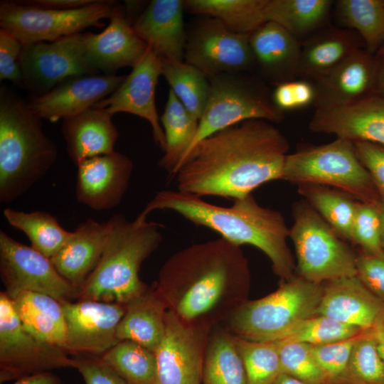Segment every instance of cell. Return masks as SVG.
Here are the masks:
<instances>
[{
	"instance_id": "1",
	"label": "cell",
	"mask_w": 384,
	"mask_h": 384,
	"mask_svg": "<svg viewBox=\"0 0 384 384\" xmlns=\"http://www.w3.org/2000/svg\"><path fill=\"white\" fill-rule=\"evenodd\" d=\"M289 149L287 139L271 122L247 120L198 142L171 178L180 191L236 200L281 180Z\"/></svg>"
},
{
	"instance_id": "2",
	"label": "cell",
	"mask_w": 384,
	"mask_h": 384,
	"mask_svg": "<svg viewBox=\"0 0 384 384\" xmlns=\"http://www.w3.org/2000/svg\"><path fill=\"white\" fill-rule=\"evenodd\" d=\"M250 274L240 248L219 238L195 243L162 265L155 293L183 323L213 330L245 301Z\"/></svg>"
},
{
	"instance_id": "3",
	"label": "cell",
	"mask_w": 384,
	"mask_h": 384,
	"mask_svg": "<svg viewBox=\"0 0 384 384\" xmlns=\"http://www.w3.org/2000/svg\"><path fill=\"white\" fill-rule=\"evenodd\" d=\"M234 201L233 206L225 207L178 190H161L137 218L146 220L156 210L174 211L196 225L218 233L231 243L256 247L268 257L274 272L283 281L293 277L294 260L287 244L289 229L282 215L258 204L252 194Z\"/></svg>"
},
{
	"instance_id": "4",
	"label": "cell",
	"mask_w": 384,
	"mask_h": 384,
	"mask_svg": "<svg viewBox=\"0 0 384 384\" xmlns=\"http://www.w3.org/2000/svg\"><path fill=\"white\" fill-rule=\"evenodd\" d=\"M107 235L101 258L79 287L78 300H94L127 305L149 287L139 277L142 262L160 245L162 225L129 221L121 214L107 222Z\"/></svg>"
},
{
	"instance_id": "5",
	"label": "cell",
	"mask_w": 384,
	"mask_h": 384,
	"mask_svg": "<svg viewBox=\"0 0 384 384\" xmlns=\"http://www.w3.org/2000/svg\"><path fill=\"white\" fill-rule=\"evenodd\" d=\"M57 158L55 143L41 119L1 89L0 97V201L11 203L44 176Z\"/></svg>"
},
{
	"instance_id": "6",
	"label": "cell",
	"mask_w": 384,
	"mask_h": 384,
	"mask_svg": "<svg viewBox=\"0 0 384 384\" xmlns=\"http://www.w3.org/2000/svg\"><path fill=\"white\" fill-rule=\"evenodd\" d=\"M281 180L297 186L333 187L363 203L377 205L381 202L369 173L356 154L353 142L342 138L288 154Z\"/></svg>"
},
{
	"instance_id": "7",
	"label": "cell",
	"mask_w": 384,
	"mask_h": 384,
	"mask_svg": "<svg viewBox=\"0 0 384 384\" xmlns=\"http://www.w3.org/2000/svg\"><path fill=\"white\" fill-rule=\"evenodd\" d=\"M322 286L300 277H292L274 292L246 301L225 321L235 336L274 341L300 321L316 315Z\"/></svg>"
},
{
	"instance_id": "8",
	"label": "cell",
	"mask_w": 384,
	"mask_h": 384,
	"mask_svg": "<svg viewBox=\"0 0 384 384\" xmlns=\"http://www.w3.org/2000/svg\"><path fill=\"white\" fill-rule=\"evenodd\" d=\"M292 215L289 237L299 277L321 284L357 275L356 255L304 199L293 204Z\"/></svg>"
},
{
	"instance_id": "9",
	"label": "cell",
	"mask_w": 384,
	"mask_h": 384,
	"mask_svg": "<svg viewBox=\"0 0 384 384\" xmlns=\"http://www.w3.org/2000/svg\"><path fill=\"white\" fill-rule=\"evenodd\" d=\"M208 78L206 105L198 121L195 139L186 155L204 138L242 122L262 119L279 123L284 120V112L274 104L264 87L248 76L222 73Z\"/></svg>"
},
{
	"instance_id": "10",
	"label": "cell",
	"mask_w": 384,
	"mask_h": 384,
	"mask_svg": "<svg viewBox=\"0 0 384 384\" xmlns=\"http://www.w3.org/2000/svg\"><path fill=\"white\" fill-rule=\"evenodd\" d=\"M122 8L114 1L96 0L85 6L56 10L30 6L21 1L0 4V26L23 44L54 41L80 33L89 27L102 28Z\"/></svg>"
},
{
	"instance_id": "11",
	"label": "cell",
	"mask_w": 384,
	"mask_h": 384,
	"mask_svg": "<svg viewBox=\"0 0 384 384\" xmlns=\"http://www.w3.org/2000/svg\"><path fill=\"white\" fill-rule=\"evenodd\" d=\"M73 358L61 347L45 342L23 326L11 299L0 292V382L61 368H73Z\"/></svg>"
},
{
	"instance_id": "12",
	"label": "cell",
	"mask_w": 384,
	"mask_h": 384,
	"mask_svg": "<svg viewBox=\"0 0 384 384\" xmlns=\"http://www.w3.org/2000/svg\"><path fill=\"white\" fill-rule=\"evenodd\" d=\"M0 275L9 297L27 291L47 294L60 303L78 298V288L58 273L48 257L3 230L0 231Z\"/></svg>"
},
{
	"instance_id": "13",
	"label": "cell",
	"mask_w": 384,
	"mask_h": 384,
	"mask_svg": "<svg viewBox=\"0 0 384 384\" xmlns=\"http://www.w3.org/2000/svg\"><path fill=\"white\" fill-rule=\"evenodd\" d=\"M249 37L230 30L217 18L202 19L186 37L185 62L208 77L250 70L256 64Z\"/></svg>"
},
{
	"instance_id": "14",
	"label": "cell",
	"mask_w": 384,
	"mask_h": 384,
	"mask_svg": "<svg viewBox=\"0 0 384 384\" xmlns=\"http://www.w3.org/2000/svg\"><path fill=\"white\" fill-rule=\"evenodd\" d=\"M20 66L24 85L39 95L70 77L97 73L86 58L83 33L23 45Z\"/></svg>"
},
{
	"instance_id": "15",
	"label": "cell",
	"mask_w": 384,
	"mask_h": 384,
	"mask_svg": "<svg viewBox=\"0 0 384 384\" xmlns=\"http://www.w3.org/2000/svg\"><path fill=\"white\" fill-rule=\"evenodd\" d=\"M60 304L66 327L63 349L69 355L100 358L119 341L117 329L126 305L94 300Z\"/></svg>"
},
{
	"instance_id": "16",
	"label": "cell",
	"mask_w": 384,
	"mask_h": 384,
	"mask_svg": "<svg viewBox=\"0 0 384 384\" xmlns=\"http://www.w3.org/2000/svg\"><path fill=\"white\" fill-rule=\"evenodd\" d=\"M212 331L188 325L167 311L164 335L154 351L157 384H203L205 356Z\"/></svg>"
},
{
	"instance_id": "17",
	"label": "cell",
	"mask_w": 384,
	"mask_h": 384,
	"mask_svg": "<svg viewBox=\"0 0 384 384\" xmlns=\"http://www.w3.org/2000/svg\"><path fill=\"white\" fill-rule=\"evenodd\" d=\"M132 68L119 87L93 107L105 108L111 115L127 112L146 119L151 127L156 144L164 152L165 135L155 103L156 86L161 75V60L148 47Z\"/></svg>"
},
{
	"instance_id": "18",
	"label": "cell",
	"mask_w": 384,
	"mask_h": 384,
	"mask_svg": "<svg viewBox=\"0 0 384 384\" xmlns=\"http://www.w3.org/2000/svg\"><path fill=\"white\" fill-rule=\"evenodd\" d=\"M379 61L376 55L360 48L334 69L311 82L316 109L346 106L377 94Z\"/></svg>"
},
{
	"instance_id": "19",
	"label": "cell",
	"mask_w": 384,
	"mask_h": 384,
	"mask_svg": "<svg viewBox=\"0 0 384 384\" xmlns=\"http://www.w3.org/2000/svg\"><path fill=\"white\" fill-rule=\"evenodd\" d=\"M77 166L79 203L95 210H110L120 203L134 169L127 156L114 151L85 159Z\"/></svg>"
},
{
	"instance_id": "20",
	"label": "cell",
	"mask_w": 384,
	"mask_h": 384,
	"mask_svg": "<svg viewBox=\"0 0 384 384\" xmlns=\"http://www.w3.org/2000/svg\"><path fill=\"white\" fill-rule=\"evenodd\" d=\"M125 78L114 74L70 77L27 105L41 119L55 122L93 107L112 94Z\"/></svg>"
},
{
	"instance_id": "21",
	"label": "cell",
	"mask_w": 384,
	"mask_h": 384,
	"mask_svg": "<svg viewBox=\"0 0 384 384\" xmlns=\"http://www.w3.org/2000/svg\"><path fill=\"white\" fill-rule=\"evenodd\" d=\"M309 128L353 142L384 146V97L375 94L346 106L316 109Z\"/></svg>"
},
{
	"instance_id": "22",
	"label": "cell",
	"mask_w": 384,
	"mask_h": 384,
	"mask_svg": "<svg viewBox=\"0 0 384 384\" xmlns=\"http://www.w3.org/2000/svg\"><path fill=\"white\" fill-rule=\"evenodd\" d=\"M83 39L88 63L97 73L101 70L106 75L122 68H132L148 48L122 9L110 19L103 31L83 33Z\"/></svg>"
},
{
	"instance_id": "23",
	"label": "cell",
	"mask_w": 384,
	"mask_h": 384,
	"mask_svg": "<svg viewBox=\"0 0 384 384\" xmlns=\"http://www.w3.org/2000/svg\"><path fill=\"white\" fill-rule=\"evenodd\" d=\"M183 1L152 0L132 26L137 34L161 60L183 61L186 33Z\"/></svg>"
},
{
	"instance_id": "24",
	"label": "cell",
	"mask_w": 384,
	"mask_h": 384,
	"mask_svg": "<svg viewBox=\"0 0 384 384\" xmlns=\"http://www.w3.org/2000/svg\"><path fill=\"white\" fill-rule=\"evenodd\" d=\"M316 315L361 330L370 329L384 310L382 303L357 276L324 282Z\"/></svg>"
},
{
	"instance_id": "25",
	"label": "cell",
	"mask_w": 384,
	"mask_h": 384,
	"mask_svg": "<svg viewBox=\"0 0 384 384\" xmlns=\"http://www.w3.org/2000/svg\"><path fill=\"white\" fill-rule=\"evenodd\" d=\"M256 66L277 85L300 78L302 42L279 24L267 21L250 34Z\"/></svg>"
},
{
	"instance_id": "26",
	"label": "cell",
	"mask_w": 384,
	"mask_h": 384,
	"mask_svg": "<svg viewBox=\"0 0 384 384\" xmlns=\"http://www.w3.org/2000/svg\"><path fill=\"white\" fill-rule=\"evenodd\" d=\"M105 108H89L63 119L66 150L77 166L80 161L114 151L118 131Z\"/></svg>"
},
{
	"instance_id": "27",
	"label": "cell",
	"mask_w": 384,
	"mask_h": 384,
	"mask_svg": "<svg viewBox=\"0 0 384 384\" xmlns=\"http://www.w3.org/2000/svg\"><path fill=\"white\" fill-rule=\"evenodd\" d=\"M106 235V222L89 218L72 231L65 245L50 260L58 273L79 289L97 267Z\"/></svg>"
},
{
	"instance_id": "28",
	"label": "cell",
	"mask_w": 384,
	"mask_h": 384,
	"mask_svg": "<svg viewBox=\"0 0 384 384\" xmlns=\"http://www.w3.org/2000/svg\"><path fill=\"white\" fill-rule=\"evenodd\" d=\"M363 48V40L353 30L343 28L319 31L302 43L300 78L315 81Z\"/></svg>"
},
{
	"instance_id": "29",
	"label": "cell",
	"mask_w": 384,
	"mask_h": 384,
	"mask_svg": "<svg viewBox=\"0 0 384 384\" xmlns=\"http://www.w3.org/2000/svg\"><path fill=\"white\" fill-rule=\"evenodd\" d=\"M167 311L153 287H149L126 305L117 329L118 340L134 341L154 351L164 335Z\"/></svg>"
},
{
	"instance_id": "30",
	"label": "cell",
	"mask_w": 384,
	"mask_h": 384,
	"mask_svg": "<svg viewBox=\"0 0 384 384\" xmlns=\"http://www.w3.org/2000/svg\"><path fill=\"white\" fill-rule=\"evenodd\" d=\"M9 298L28 331L45 342L63 348L66 327L60 302L45 294L27 291Z\"/></svg>"
},
{
	"instance_id": "31",
	"label": "cell",
	"mask_w": 384,
	"mask_h": 384,
	"mask_svg": "<svg viewBox=\"0 0 384 384\" xmlns=\"http://www.w3.org/2000/svg\"><path fill=\"white\" fill-rule=\"evenodd\" d=\"M334 5L331 0H267L265 18L283 27L297 40L318 32Z\"/></svg>"
},
{
	"instance_id": "32",
	"label": "cell",
	"mask_w": 384,
	"mask_h": 384,
	"mask_svg": "<svg viewBox=\"0 0 384 384\" xmlns=\"http://www.w3.org/2000/svg\"><path fill=\"white\" fill-rule=\"evenodd\" d=\"M160 122L164 132L166 148L159 165L171 176L192 145L197 133L198 120L189 114L169 89Z\"/></svg>"
},
{
	"instance_id": "33",
	"label": "cell",
	"mask_w": 384,
	"mask_h": 384,
	"mask_svg": "<svg viewBox=\"0 0 384 384\" xmlns=\"http://www.w3.org/2000/svg\"><path fill=\"white\" fill-rule=\"evenodd\" d=\"M267 0H186L183 7L194 14L209 16L230 30L250 35L266 22Z\"/></svg>"
},
{
	"instance_id": "34",
	"label": "cell",
	"mask_w": 384,
	"mask_h": 384,
	"mask_svg": "<svg viewBox=\"0 0 384 384\" xmlns=\"http://www.w3.org/2000/svg\"><path fill=\"white\" fill-rule=\"evenodd\" d=\"M203 384H247L233 335L226 328L213 329L207 346Z\"/></svg>"
},
{
	"instance_id": "35",
	"label": "cell",
	"mask_w": 384,
	"mask_h": 384,
	"mask_svg": "<svg viewBox=\"0 0 384 384\" xmlns=\"http://www.w3.org/2000/svg\"><path fill=\"white\" fill-rule=\"evenodd\" d=\"M334 6L339 22L357 32L365 49L376 55L384 46V0H338Z\"/></svg>"
},
{
	"instance_id": "36",
	"label": "cell",
	"mask_w": 384,
	"mask_h": 384,
	"mask_svg": "<svg viewBox=\"0 0 384 384\" xmlns=\"http://www.w3.org/2000/svg\"><path fill=\"white\" fill-rule=\"evenodd\" d=\"M298 193L343 240L351 242L352 225L358 201L327 186H297Z\"/></svg>"
},
{
	"instance_id": "37",
	"label": "cell",
	"mask_w": 384,
	"mask_h": 384,
	"mask_svg": "<svg viewBox=\"0 0 384 384\" xmlns=\"http://www.w3.org/2000/svg\"><path fill=\"white\" fill-rule=\"evenodd\" d=\"M3 214L12 227L27 235L33 249L49 259L62 248L72 233L65 230L55 216L43 211L23 212L6 208Z\"/></svg>"
},
{
	"instance_id": "38",
	"label": "cell",
	"mask_w": 384,
	"mask_h": 384,
	"mask_svg": "<svg viewBox=\"0 0 384 384\" xmlns=\"http://www.w3.org/2000/svg\"><path fill=\"white\" fill-rule=\"evenodd\" d=\"M161 75L186 110L199 121L209 92L208 76L184 61L164 60H161Z\"/></svg>"
},
{
	"instance_id": "39",
	"label": "cell",
	"mask_w": 384,
	"mask_h": 384,
	"mask_svg": "<svg viewBox=\"0 0 384 384\" xmlns=\"http://www.w3.org/2000/svg\"><path fill=\"white\" fill-rule=\"evenodd\" d=\"M129 384H157L154 352L131 341H120L100 357Z\"/></svg>"
},
{
	"instance_id": "40",
	"label": "cell",
	"mask_w": 384,
	"mask_h": 384,
	"mask_svg": "<svg viewBox=\"0 0 384 384\" xmlns=\"http://www.w3.org/2000/svg\"><path fill=\"white\" fill-rule=\"evenodd\" d=\"M233 337L243 363L247 384H274L282 373L276 343Z\"/></svg>"
},
{
	"instance_id": "41",
	"label": "cell",
	"mask_w": 384,
	"mask_h": 384,
	"mask_svg": "<svg viewBox=\"0 0 384 384\" xmlns=\"http://www.w3.org/2000/svg\"><path fill=\"white\" fill-rule=\"evenodd\" d=\"M361 331L331 318L315 315L300 321L274 341L317 346L356 336Z\"/></svg>"
},
{
	"instance_id": "42",
	"label": "cell",
	"mask_w": 384,
	"mask_h": 384,
	"mask_svg": "<svg viewBox=\"0 0 384 384\" xmlns=\"http://www.w3.org/2000/svg\"><path fill=\"white\" fill-rule=\"evenodd\" d=\"M282 373L308 384H320L324 376L311 352V345L299 342L274 341Z\"/></svg>"
},
{
	"instance_id": "43",
	"label": "cell",
	"mask_w": 384,
	"mask_h": 384,
	"mask_svg": "<svg viewBox=\"0 0 384 384\" xmlns=\"http://www.w3.org/2000/svg\"><path fill=\"white\" fill-rule=\"evenodd\" d=\"M359 382L384 384V363L372 335H359L353 345L348 370Z\"/></svg>"
},
{
	"instance_id": "44",
	"label": "cell",
	"mask_w": 384,
	"mask_h": 384,
	"mask_svg": "<svg viewBox=\"0 0 384 384\" xmlns=\"http://www.w3.org/2000/svg\"><path fill=\"white\" fill-rule=\"evenodd\" d=\"M380 217L378 204L358 201L352 225L351 242L363 252L384 255L380 242Z\"/></svg>"
},
{
	"instance_id": "45",
	"label": "cell",
	"mask_w": 384,
	"mask_h": 384,
	"mask_svg": "<svg viewBox=\"0 0 384 384\" xmlns=\"http://www.w3.org/2000/svg\"><path fill=\"white\" fill-rule=\"evenodd\" d=\"M359 335L326 344L311 346L324 378H338L346 373L353 345Z\"/></svg>"
},
{
	"instance_id": "46",
	"label": "cell",
	"mask_w": 384,
	"mask_h": 384,
	"mask_svg": "<svg viewBox=\"0 0 384 384\" xmlns=\"http://www.w3.org/2000/svg\"><path fill=\"white\" fill-rule=\"evenodd\" d=\"M314 97V85L305 79L278 84L272 96L274 104L283 112L313 105Z\"/></svg>"
},
{
	"instance_id": "47",
	"label": "cell",
	"mask_w": 384,
	"mask_h": 384,
	"mask_svg": "<svg viewBox=\"0 0 384 384\" xmlns=\"http://www.w3.org/2000/svg\"><path fill=\"white\" fill-rule=\"evenodd\" d=\"M23 44L9 31L0 29V80L24 85L20 66Z\"/></svg>"
},
{
	"instance_id": "48",
	"label": "cell",
	"mask_w": 384,
	"mask_h": 384,
	"mask_svg": "<svg viewBox=\"0 0 384 384\" xmlns=\"http://www.w3.org/2000/svg\"><path fill=\"white\" fill-rule=\"evenodd\" d=\"M357 277L377 297L384 300V255L363 251L356 255Z\"/></svg>"
},
{
	"instance_id": "49",
	"label": "cell",
	"mask_w": 384,
	"mask_h": 384,
	"mask_svg": "<svg viewBox=\"0 0 384 384\" xmlns=\"http://www.w3.org/2000/svg\"><path fill=\"white\" fill-rule=\"evenodd\" d=\"M356 154L369 173L384 203V146L368 142H353Z\"/></svg>"
},
{
	"instance_id": "50",
	"label": "cell",
	"mask_w": 384,
	"mask_h": 384,
	"mask_svg": "<svg viewBox=\"0 0 384 384\" xmlns=\"http://www.w3.org/2000/svg\"><path fill=\"white\" fill-rule=\"evenodd\" d=\"M73 368H76L85 384H129L100 357L75 356Z\"/></svg>"
},
{
	"instance_id": "51",
	"label": "cell",
	"mask_w": 384,
	"mask_h": 384,
	"mask_svg": "<svg viewBox=\"0 0 384 384\" xmlns=\"http://www.w3.org/2000/svg\"><path fill=\"white\" fill-rule=\"evenodd\" d=\"M96 0H24L22 3L50 9L70 10L92 4Z\"/></svg>"
},
{
	"instance_id": "52",
	"label": "cell",
	"mask_w": 384,
	"mask_h": 384,
	"mask_svg": "<svg viewBox=\"0 0 384 384\" xmlns=\"http://www.w3.org/2000/svg\"><path fill=\"white\" fill-rule=\"evenodd\" d=\"M11 384H63L60 378L51 371L28 375Z\"/></svg>"
},
{
	"instance_id": "53",
	"label": "cell",
	"mask_w": 384,
	"mask_h": 384,
	"mask_svg": "<svg viewBox=\"0 0 384 384\" xmlns=\"http://www.w3.org/2000/svg\"><path fill=\"white\" fill-rule=\"evenodd\" d=\"M370 333L375 340L378 353L384 363V310L370 329Z\"/></svg>"
},
{
	"instance_id": "54",
	"label": "cell",
	"mask_w": 384,
	"mask_h": 384,
	"mask_svg": "<svg viewBox=\"0 0 384 384\" xmlns=\"http://www.w3.org/2000/svg\"><path fill=\"white\" fill-rule=\"evenodd\" d=\"M379 61L378 76L377 82V94L384 97V55H376Z\"/></svg>"
},
{
	"instance_id": "55",
	"label": "cell",
	"mask_w": 384,
	"mask_h": 384,
	"mask_svg": "<svg viewBox=\"0 0 384 384\" xmlns=\"http://www.w3.org/2000/svg\"><path fill=\"white\" fill-rule=\"evenodd\" d=\"M274 384H308L297 378L286 373H282Z\"/></svg>"
},
{
	"instance_id": "56",
	"label": "cell",
	"mask_w": 384,
	"mask_h": 384,
	"mask_svg": "<svg viewBox=\"0 0 384 384\" xmlns=\"http://www.w3.org/2000/svg\"><path fill=\"white\" fill-rule=\"evenodd\" d=\"M378 209L380 217V242L382 249L384 252V203L380 202L378 203Z\"/></svg>"
},
{
	"instance_id": "57",
	"label": "cell",
	"mask_w": 384,
	"mask_h": 384,
	"mask_svg": "<svg viewBox=\"0 0 384 384\" xmlns=\"http://www.w3.org/2000/svg\"><path fill=\"white\" fill-rule=\"evenodd\" d=\"M384 55V46L378 50L376 55Z\"/></svg>"
}]
</instances>
